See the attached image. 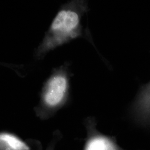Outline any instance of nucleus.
Masks as SVG:
<instances>
[{"label":"nucleus","instance_id":"obj_1","mask_svg":"<svg viewBox=\"0 0 150 150\" xmlns=\"http://www.w3.org/2000/svg\"><path fill=\"white\" fill-rule=\"evenodd\" d=\"M67 87V81L64 77L58 76L52 78L45 94V102L51 106L59 104L64 96Z\"/></svg>","mask_w":150,"mask_h":150},{"label":"nucleus","instance_id":"obj_2","mask_svg":"<svg viewBox=\"0 0 150 150\" xmlns=\"http://www.w3.org/2000/svg\"><path fill=\"white\" fill-rule=\"evenodd\" d=\"M1 150H29L26 144L12 134L2 133L0 136Z\"/></svg>","mask_w":150,"mask_h":150},{"label":"nucleus","instance_id":"obj_3","mask_svg":"<svg viewBox=\"0 0 150 150\" xmlns=\"http://www.w3.org/2000/svg\"><path fill=\"white\" fill-rule=\"evenodd\" d=\"M86 150H117L110 140L103 137H97L88 142Z\"/></svg>","mask_w":150,"mask_h":150},{"label":"nucleus","instance_id":"obj_4","mask_svg":"<svg viewBox=\"0 0 150 150\" xmlns=\"http://www.w3.org/2000/svg\"><path fill=\"white\" fill-rule=\"evenodd\" d=\"M79 17L77 14L73 11H67L66 18L62 30L65 32H71L78 26Z\"/></svg>","mask_w":150,"mask_h":150},{"label":"nucleus","instance_id":"obj_5","mask_svg":"<svg viewBox=\"0 0 150 150\" xmlns=\"http://www.w3.org/2000/svg\"><path fill=\"white\" fill-rule=\"evenodd\" d=\"M67 12V11L65 10L59 12L52 23L51 25L52 30L54 31L62 30L64 22Z\"/></svg>","mask_w":150,"mask_h":150}]
</instances>
